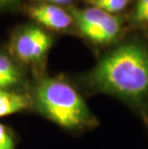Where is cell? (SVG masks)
I'll return each instance as SVG.
<instances>
[{"instance_id": "cell-1", "label": "cell", "mask_w": 148, "mask_h": 149, "mask_svg": "<svg viewBox=\"0 0 148 149\" xmlns=\"http://www.w3.org/2000/svg\"><path fill=\"white\" fill-rule=\"evenodd\" d=\"M84 95H107L127 106L148 128V46L138 40L117 44L89 71L70 78Z\"/></svg>"}, {"instance_id": "cell-2", "label": "cell", "mask_w": 148, "mask_h": 149, "mask_svg": "<svg viewBox=\"0 0 148 149\" xmlns=\"http://www.w3.org/2000/svg\"><path fill=\"white\" fill-rule=\"evenodd\" d=\"M29 93L32 112L70 134L89 132L100 124L85 95L70 78L43 73L33 76Z\"/></svg>"}, {"instance_id": "cell-3", "label": "cell", "mask_w": 148, "mask_h": 149, "mask_svg": "<svg viewBox=\"0 0 148 149\" xmlns=\"http://www.w3.org/2000/svg\"><path fill=\"white\" fill-rule=\"evenodd\" d=\"M54 40L45 29L39 25H26L13 35L10 54L17 63L26 68L36 69L34 76L39 75L40 68L53 45Z\"/></svg>"}, {"instance_id": "cell-4", "label": "cell", "mask_w": 148, "mask_h": 149, "mask_svg": "<svg viewBox=\"0 0 148 149\" xmlns=\"http://www.w3.org/2000/svg\"><path fill=\"white\" fill-rule=\"evenodd\" d=\"M70 15L79 33L96 45L115 42L121 34V20L98 8L72 9Z\"/></svg>"}, {"instance_id": "cell-5", "label": "cell", "mask_w": 148, "mask_h": 149, "mask_svg": "<svg viewBox=\"0 0 148 149\" xmlns=\"http://www.w3.org/2000/svg\"><path fill=\"white\" fill-rule=\"evenodd\" d=\"M28 14L32 19L40 25L43 29L55 32L67 30L74 23L73 18L69 13L65 12L60 6L40 3L28 9Z\"/></svg>"}, {"instance_id": "cell-6", "label": "cell", "mask_w": 148, "mask_h": 149, "mask_svg": "<svg viewBox=\"0 0 148 149\" xmlns=\"http://www.w3.org/2000/svg\"><path fill=\"white\" fill-rule=\"evenodd\" d=\"M31 81L24 66L10 53L0 51V90L29 91Z\"/></svg>"}, {"instance_id": "cell-7", "label": "cell", "mask_w": 148, "mask_h": 149, "mask_svg": "<svg viewBox=\"0 0 148 149\" xmlns=\"http://www.w3.org/2000/svg\"><path fill=\"white\" fill-rule=\"evenodd\" d=\"M26 111H32L29 91L0 90V118Z\"/></svg>"}, {"instance_id": "cell-8", "label": "cell", "mask_w": 148, "mask_h": 149, "mask_svg": "<svg viewBox=\"0 0 148 149\" xmlns=\"http://www.w3.org/2000/svg\"><path fill=\"white\" fill-rule=\"evenodd\" d=\"M90 2L92 4V7L114 15L125 9L129 0H90Z\"/></svg>"}, {"instance_id": "cell-9", "label": "cell", "mask_w": 148, "mask_h": 149, "mask_svg": "<svg viewBox=\"0 0 148 149\" xmlns=\"http://www.w3.org/2000/svg\"><path fill=\"white\" fill-rule=\"evenodd\" d=\"M17 141L13 131L0 121V149H15Z\"/></svg>"}, {"instance_id": "cell-10", "label": "cell", "mask_w": 148, "mask_h": 149, "mask_svg": "<svg viewBox=\"0 0 148 149\" xmlns=\"http://www.w3.org/2000/svg\"><path fill=\"white\" fill-rule=\"evenodd\" d=\"M134 19L138 23L148 25V0H138Z\"/></svg>"}, {"instance_id": "cell-11", "label": "cell", "mask_w": 148, "mask_h": 149, "mask_svg": "<svg viewBox=\"0 0 148 149\" xmlns=\"http://www.w3.org/2000/svg\"><path fill=\"white\" fill-rule=\"evenodd\" d=\"M37 1H42V2H47L48 4H53V5H67L71 3L73 0H37Z\"/></svg>"}, {"instance_id": "cell-12", "label": "cell", "mask_w": 148, "mask_h": 149, "mask_svg": "<svg viewBox=\"0 0 148 149\" xmlns=\"http://www.w3.org/2000/svg\"><path fill=\"white\" fill-rule=\"evenodd\" d=\"M15 1L17 0H0V10H4V9L14 5Z\"/></svg>"}]
</instances>
